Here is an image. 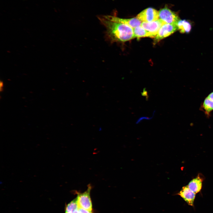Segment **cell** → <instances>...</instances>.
Instances as JSON below:
<instances>
[{
    "label": "cell",
    "mask_w": 213,
    "mask_h": 213,
    "mask_svg": "<svg viewBox=\"0 0 213 213\" xmlns=\"http://www.w3.org/2000/svg\"><path fill=\"white\" fill-rule=\"evenodd\" d=\"M106 29V35L112 42H125L134 38L133 28L122 23L113 21L104 16L98 17Z\"/></svg>",
    "instance_id": "6da1fadb"
},
{
    "label": "cell",
    "mask_w": 213,
    "mask_h": 213,
    "mask_svg": "<svg viewBox=\"0 0 213 213\" xmlns=\"http://www.w3.org/2000/svg\"><path fill=\"white\" fill-rule=\"evenodd\" d=\"M88 186L87 190L83 193H77L76 198L79 208L92 212V204L90 194L92 187L90 184H88Z\"/></svg>",
    "instance_id": "7a4b0ae2"
},
{
    "label": "cell",
    "mask_w": 213,
    "mask_h": 213,
    "mask_svg": "<svg viewBox=\"0 0 213 213\" xmlns=\"http://www.w3.org/2000/svg\"><path fill=\"white\" fill-rule=\"evenodd\" d=\"M178 30L176 24L165 23L159 29L154 38V43L156 44L162 39L174 33Z\"/></svg>",
    "instance_id": "3957f363"
},
{
    "label": "cell",
    "mask_w": 213,
    "mask_h": 213,
    "mask_svg": "<svg viewBox=\"0 0 213 213\" xmlns=\"http://www.w3.org/2000/svg\"><path fill=\"white\" fill-rule=\"evenodd\" d=\"M159 19L166 23L176 24L180 20L178 15L167 7L159 11Z\"/></svg>",
    "instance_id": "277c9868"
},
{
    "label": "cell",
    "mask_w": 213,
    "mask_h": 213,
    "mask_svg": "<svg viewBox=\"0 0 213 213\" xmlns=\"http://www.w3.org/2000/svg\"><path fill=\"white\" fill-rule=\"evenodd\" d=\"M142 22H149L159 19V11L155 9L149 7L143 10L135 17Z\"/></svg>",
    "instance_id": "5b68a950"
},
{
    "label": "cell",
    "mask_w": 213,
    "mask_h": 213,
    "mask_svg": "<svg viewBox=\"0 0 213 213\" xmlns=\"http://www.w3.org/2000/svg\"><path fill=\"white\" fill-rule=\"evenodd\" d=\"M165 23L162 20L159 19L149 22H142L141 25L150 33V38H154L160 28Z\"/></svg>",
    "instance_id": "8992f818"
},
{
    "label": "cell",
    "mask_w": 213,
    "mask_h": 213,
    "mask_svg": "<svg viewBox=\"0 0 213 213\" xmlns=\"http://www.w3.org/2000/svg\"><path fill=\"white\" fill-rule=\"evenodd\" d=\"M105 17L111 21L127 25L133 28L141 25L142 22L136 17L124 19L110 15H104Z\"/></svg>",
    "instance_id": "52a82bcc"
},
{
    "label": "cell",
    "mask_w": 213,
    "mask_h": 213,
    "mask_svg": "<svg viewBox=\"0 0 213 213\" xmlns=\"http://www.w3.org/2000/svg\"><path fill=\"white\" fill-rule=\"evenodd\" d=\"M178 194L189 205L193 206L196 193L192 191L187 185L183 186Z\"/></svg>",
    "instance_id": "ba28073f"
},
{
    "label": "cell",
    "mask_w": 213,
    "mask_h": 213,
    "mask_svg": "<svg viewBox=\"0 0 213 213\" xmlns=\"http://www.w3.org/2000/svg\"><path fill=\"white\" fill-rule=\"evenodd\" d=\"M203 180V178L199 174L189 182L187 186L192 191L197 193L199 192L202 188Z\"/></svg>",
    "instance_id": "9c48e42d"
},
{
    "label": "cell",
    "mask_w": 213,
    "mask_h": 213,
    "mask_svg": "<svg viewBox=\"0 0 213 213\" xmlns=\"http://www.w3.org/2000/svg\"><path fill=\"white\" fill-rule=\"evenodd\" d=\"M176 25L178 30L181 33H188L191 29V25L188 21L180 19L177 22Z\"/></svg>",
    "instance_id": "30bf717a"
},
{
    "label": "cell",
    "mask_w": 213,
    "mask_h": 213,
    "mask_svg": "<svg viewBox=\"0 0 213 213\" xmlns=\"http://www.w3.org/2000/svg\"><path fill=\"white\" fill-rule=\"evenodd\" d=\"M200 109L207 117H210L211 112L213 110V101L206 97L201 105Z\"/></svg>",
    "instance_id": "8fae6325"
},
{
    "label": "cell",
    "mask_w": 213,
    "mask_h": 213,
    "mask_svg": "<svg viewBox=\"0 0 213 213\" xmlns=\"http://www.w3.org/2000/svg\"><path fill=\"white\" fill-rule=\"evenodd\" d=\"M133 31L134 38H139L145 37L150 38V33L141 25L133 28Z\"/></svg>",
    "instance_id": "7c38bea8"
},
{
    "label": "cell",
    "mask_w": 213,
    "mask_h": 213,
    "mask_svg": "<svg viewBox=\"0 0 213 213\" xmlns=\"http://www.w3.org/2000/svg\"><path fill=\"white\" fill-rule=\"evenodd\" d=\"M79 213H92V212L78 207Z\"/></svg>",
    "instance_id": "4fadbf2b"
},
{
    "label": "cell",
    "mask_w": 213,
    "mask_h": 213,
    "mask_svg": "<svg viewBox=\"0 0 213 213\" xmlns=\"http://www.w3.org/2000/svg\"><path fill=\"white\" fill-rule=\"evenodd\" d=\"M206 97L213 101V91L210 93Z\"/></svg>",
    "instance_id": "5bb4252c"
},
{
    "label": "cell",
    "mask_w": 213,
    "mask_h": 213,
    "mask_svg": "<svg viewBox=\"0 0 213 213\" xmlns=\"http://www.w3.org/2000/svg\"><path fill=\"white\" fill-rule=\"evenodd\" d=\"M70 213H79L78 210V207Z\"/></svg>",
    "instance_id": "9a60e30c"
},
{
    "label": "cell",
    "mask_w": 213,
    "mask_h": 213,
    "mask_svg": "<svg viewBox=\"0 0 213 213\" xmlns=\"http://www.w3.org/2000/svg\"><path fill=\"white\" fill-rule=\"evenodd\" d=\"M3 83L1 82V83H0V90H1V88H3Z\"/></svg>",
    "instance_id": "2e32d148"
}]
</instances>
